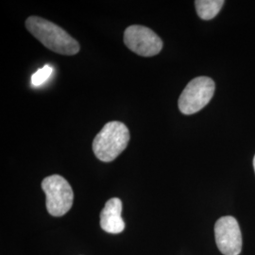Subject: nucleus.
<instances>
[{
	"mask_svg": "<svg viewBox=\"0 0 255 255\" xmlns=\"http://www.w3.org/2000/svg\"><path fill=\"white\" fill-rule=\"evenodd\" d=\"M26 27L37 40L56 53L70 56L80 51V45L77 40L48 20L30 16L26 20Z\"/></svg>",
	"mask_w": 255,
	"mask_h": 255,
	"instance_id": "1",
	"label": "nucleus"
},
{
	"mask_svg": "<svg viewBox=\"0 0 255 255\" xmlns=\"http://www.w3.org/2000/svg\"><path fill=\"white\" fill-rule=\"evenodd\" d=\"M129 141V130L119 121H112L102 128L93 141V151L102 162L109 163L122 153Z\"/></svg>",
	"mask_w": 255,
	"mask_h": 255,
	"instance_id": "2",
	"label": "nucleus"
},
{
	"mask_svg": "<svg viewBox=\"0 0 255 255\" xmlns=\"http://www.w3.org/2000/svg\"><path fill=\"white\" fill-rule=\"evenodd\" d=\"M46 193V210L53 217H63L73 205L74 193L71 185L60 175L48 176L42 182Z\"/></svg>",
	"mask_w": 255,
	"mask_h": 255,
	"instance_id": "3",
	"label": "nucleus"
},
{
	"mask_svg": "<svg viewBox=\"0 0 255 255\" xmlns=\"http://www.w3.org/2000/svg\"><path fill=\"white\" fill-rule=\"evenodd\" d=\"M215 82L207 77H199L189 82L179 99V109L184 115H193L203 109L215 93Z\"/></svg>",
	"mask_w": 255,
	"mask_h": 255,
	"instance_id": "4",
	"label": "nucleus"
},
{
	"mask_svg": "<svg viewBox=\"0 0 255 255\" xmlns=\"http://www.w3.org/2000/svg\"><path fill=\"white\" fill-rule=\"evenodd\" d=\"M124 43L128 48L143 57L159 54L163 48V41L148 27L133 25L124 32Z\"/></svg>",
	"mask_w": 255,
	"mask_h": 255,
	"instance_id": "5",
	"label": "nucleus"
},
{
	"mask_svg": "<svg viewBox=\"0 0 255 255\" xmlns=\"http://www.w3.org/2000/svg\"><path fill=\"white\" fill-rule=\"evenodd\" d=\"M215 237L221 254L240 255L242 250V236L239 224L234 217H222L216 222Z\"/></svg>",
	"mask_w": 255,
	"mask_h": 255,
	"instance_id": "6",
	"label": "nucleus"
},
{
	"mask_svg": "<svg viewBox=\"0 0 255 255\" xmlns=\"http://www.w3.org/2000/svg\"><path fill=\"white\" fill-rule=\"evenodd\" d=\"M122 201L113 198L106 202L101 213V227L109 234H120L125 229V222L121 217Z\"/></svg>",
	"mask_w": 255,
	"mask_h": 255,
	"instance_id": "7",
	"label": "nucleus"
},
{
	"mask_svg": "<svg viewBox=\"0 0 255 255\" xmlns=\"http://www.w3.org/2000/svg\"><path fill=\"white\" fill-rule=\"evenodd\" d=\"M224 5L223 0H197L195 6L198 15L203 20H211L219 14Z\"/></svg>",
	"mask_w": 255,
	"mask_h": 255,
	"instance_id": "8",
	"label": "nucleus"
},
{
	"mask_svg": "<svg viewBox=\"0 0 255 255\" xmlns=\"http://www.w3.org/2000/svg\"><path fill=\"white\" fill-rule=\"evenodd\" d=\"M52 72H53V68L49 65H45L43 68H40L31 77L32 85L34 86L42 85L51 76Z\"/></svg>",
	"mask_w": 255,
	"mask_h": 255,
	"instance_id": "9",
	"label": "nucleus"
},
{
	"mask_svg": "<svg viewBox=\"0 0 255 255\" xmlns=\"http://www.w3.org/2000/svg\"><path fill=\"white\" fill-rule=\"evenodd\" d=\"M254 167H255V158H254Z\"/></svg>",
	"mask_w": 255,
	"mask_h": 255,
	"instance_id": "10",
	"label": "nucleus"
}]
</instances>
